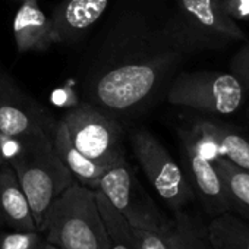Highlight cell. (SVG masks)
Masks as SVG:
<instances>
[{"mask_svg": "<svg viewBox=\"0 0 249 249\" xmlns=\"http://www.w3.org/2000/svg\"><path fill=\"white\" fill-rule=\"evenodd\" d=\"M245 92L233 73L196 71L180 73L172 81L167 101L202 113L227 116L240 108Z\"/></svg>", "mask_w": 249, "mask_h": 249, "instance_id": "8992f818", "label": "cell"}, {"mask_svg": "<svg viewBox=\"0 0 249 249\" xmlns=\"http://www.w3.org/2000/svg\"><path fill=\"white\" fill-rule=\"evenodd\" d=\"M169 249H213L205 226L185 210L176 211L167 234Z\"/></svg>", "mask_w": 249, "mask_h": 249, "instance_id": "ac0fdd59", "label": "cell"}, {"mask_svg": "<svg viewBox=\"0 0 249 249\" xmlns=\"http://www.w3.org/2000/svg\"><path fill=\"white\" fill-rule=\"evenodd\" d=\"M52 144L56 154L72 173L76 182L91 189L98 188V182L107 169L89 160L73 145L66 129V124L63 123L62 119H57L52 131Z\"/></svg>", "mask_w": 249, "mask_h": 249, "instance_id": "5bb4252c", "label": "cell"}, {"mask_svg": "<svg viewBox=\"0 0 249 249\" xmlns=\"http://www.w3.org/2000/svg\"><path fill=\"white\" fill-rule=\"evenodd\" d=\"M0 223H2V224H3V221H2V217H0Z\"/></svg>", "mask_w": 249, "mask_h": 249, "instance_id": "484cf974", "label": "cell"}, {"mask_svg": "<svg viewBox=\"0 0 249 249\" xmlns=\"http://www.w3.org/2000/svg\"><path fill=\"white\" fill-rule=\"evenodd\" d=\"M134 230L137 236L138 249H169V243H167L169 230L166 233H157V231H150L135 227Z\"/></svg>", "mask_w": 249, "mask_h": 249, "instance_id": "7402d4cb", "label": "cell"}, {"mask_svg": "<svg viewBox=\"0 0 249 249\" xmlns=\"http://www.w3.org/2000/svg\"><path fill=\"white\" fill-rule=\"evenodd\" d=\"M46 239L40 231H3L2 249H44Z\"/></svg>", "mask_w": 249, "mask_h": 249, "instance_id": "ffe728a7", "label": "cell"}, {"mask_svg": "<svg viewBox=\"0 0 249 249\" xmlns=\"http://www.w3.org/2000/svg\"><path fill=\"white\" fill-rule=\"evenodd\" d=\"M214 166L223 180L230 210L249 221V172L234 166L224 157H218Z\"/></svg>", "mask_w": 249, "mask_h": 249, "instance_id": "e0dca14e", "label": "cell"}, {"mask_svg": "<svg viewBox=\"0 0 249 249\" xmlns=\"http://www.w3.org/2000/svg\"><path fill=\"white\" fill-rule=\"evenodd\" d=\"M182 161L194 194L201 199L205 211L211 217L231 211L223 180L214 163L196 154L186 144H182Z\"/></svg>", "mask_w": 249, "mask_h": 249, "instance_id": "8fae6325", "label": "cell"}, {"mask_svg": "<svg viewBox=\"0 0 249 249\" xmlns=\"http://www.w3.org/2000/svg\"><path fill=\"white\" fill-rule=\"evenodd\" d=\"M110 0H62L50 22L53 41L72 44L82 40L106 12Z\"/></svg>", "mask_w": 249, "mask_h": 249, "instance_id": "30bf717a", "label": "cell"}, {"mask_svg": "<svg viewBox=\"0 0 249 249\" xmlns=\"http://www.w3.org/2000/svg\"><path fill=\"white\" fill-rule=\"evenodd\" d=\"M224 12L237 21H249V0H220Z\"/></svg>", "mask_w": 249, "mask_h": 249, "instance_id": "603a6c76", "label": "cell"}, {"mask_svg": "<svg viewBox=\"0 0 249 249\" xmlns=\"http://www.w3.org/2000/svg\"><path fill=\"white\" fill-rule=\"evenodd\" d=\"M230 73L237 78L245 91H249V43L242 46L231 57Z\"/></svg>", "mask_w": 249, "mask_h": 249, "instance_id": "44dd1931", "label": "cell"}, {"mask_svg": "<svg viewBox=\"0 0 249 249\" xmlns=\"http://www.w3.org/2000/svg\"><path fill=\"white\" fill-rule=\"evenodd\" d=\"M131 142L140 166L160 198L173 213L185 210L195 194L185 172L164 145L145 128L135 129Z\"/></svg>", "mask_w": 249, "mask_h": 249, "instance_id": "ba28073f", "label": "cell"}, {"mask_svg": "<svg viewBox=\"0 0 249 249\" xmlns=\"http://www.w3.org/2000/svg\"><path fill=\"white\" fill-rule=\"evenodd\" d=\"M196 122L215 140L221 157L249 172V140L240 131L218 120L201 119Z\"/></svg>", "mask_w": 249, "mask_h": 249, "instance_id": "2e32d148", "label": "cell"}, {"mask_svg": "<svg viewBox=\"0 0 249 249\" xmlns=\"http://www.w3.org/2000/svg\"><path fill=\"white\" fill-rule=\"evenodd\" d=\"M57 119L25 94L6 73L0 72V135L19 141L52 134Z\"/></svg>", "mask_w": 249, "mask_h": 249, "instance_id": "9c48e42d", "label": "cell"}, {"mask_svg": "<svg viewBox=\"0 0 249 249\" xmlns=\"http://www.w3.org/2000/svg\"><path fill=\"white\" fill-rule=\"evenodd\" d=\"M62 120L73 145L94 163L108 169L124 160L123 129L114 116L84 101L69 108Z\"/></svg>", "mask_w": 249, "mask_h": 249, "instance_id": "5b68a950", "label": "cell"}, {"mask_svg": "<svg viewBox=\"0 0 249 249\" xmlns=\"http://www.w3.org/2000/svg\"><path fill=\"white\" fill-rule=\"evenodd\" d=\"M2 234H3V230H2V223H0V249H2Z\"/></svg>", "mask_w": 249, "mask_h": 249, "instance_id": "cb8c5ba5", "label": "cell"}, {"mask_svg": "<svg viewBox=\"0 0 249 249\" xmlns=\"http://www.w3.org/2000/svg\"><path fill=\"white\" fill-rule=\"evenodd\" d=\"M44 249H59V248H56V246H53V245H50V243H47V242H46Z\"/></svg>", "mask_w": 249, "mask_h": 249, "instance_id": "d4e9b609", "label": "cell"}, {"mask_svg": "<svg viewBox=\"0 0 249 249\" xmlns=\"http://www.w3.org/2000/svg\"><path fill=\"white\" fill-rule=\"evenodd\" d=\"M40 233L59 249H108L95 189L73 182L53 199Z\"/></svg>", "mask_w": 249, "mask_h": 249, "instance_id": "7a4b0ae2", "label": "cell"}, {"mask_svg": "<svg viewBox=\"0 0 249 249\" xmlns=\"http://www.w3.org/2000/svg\"><path fill=\"white\" fill-rule=\"evenodd\" d=\"M205 229L213 249H249V221L233 211L214 215Z\"/></svg>", "mask_w": 249, "mask_h": 249, "instance_id": "9a60e30c", "label": "cell"}, {"mask_svg": "<svg viewBox=\"0 0 249 249\" xmlns=\"http://www.w3.org/2000/svg\"><path fill=\"white\" fill-rule=\"evenodd\" d=\"M17 142L18 150L11 156L8 164L14 169L28 198L37 230L40 231L50 204L75 179L56 154L52 134L30 137Z\"/></svg>", "mask_w": 249, "mask_h": 249, "instance_id": "3957f363", "label": "cell"}, {"mask_svg": "<svg viewBox=\"0 0 249 249\" xmlns=\"http://www.w3.org/2000/svg\"><path fill=\"white\" fill-rule=\"evenodd\" d=\"M18 2H22V0H18Z\"/></svg>", "mask_w": 249, "mask_h": 249, "instance_id": "4316f807", "label": "cell"}, {"mask_svg": "<svg viewBox=\"0 0 249 249\" xmlns=\"http://www.w3.org/2000/svg\"><path fill=\"white\" fill-rule=\"evenodd\" d=\"M95 198L107 231L108 249H138L135 230L126 218L114 208L100 189H95Z\"/></svg>", "mask_w": 249, "mask_h": 249, "instance_id": "d6986e66", "label": "cell"}, {"mask_svg": "<svg viewBox=\"0 0 249 249\" xmlns=\"http://www.w3.org/2000/svg\"><path fill=\"white\" fill-rule=\"evenodd\" d=\"M166 24L186 54L221 50L246 38L237 22L224 12L220 0H175Z\"/></svg>", "mask_w": 249, "mask_h": 249, "instance_id": "277c9868", "label": "cell"}, {"mask_svg": "<svg viewBox=\"0 0 249 249\" xmlns=\"http://www.w3.org/2000/svg\"><path fill=\"white\" fill-rule=\"evenodd\" d=\"M185 56L166 22L159 24L142 12H124L87 69L85 101L116 119L141 110Z\"/></svg>", "mask_w": 249, "mask_h": 249, "instance_id": "6da1fadb", "label": "cell"}, {"mask_svg": "<svg viewBox=\"0 0 249 249\" xmlns=\"http://www.w3.org/2000/svg\"><path fill=\"white\" fill-rule=\"evenodd\" d=\"M0 217L14 231H38L28 198L8 163H0Z\"/></svg>", "mask_w": 249, "mask_h": 249, "instance_id": "4fadbf2b", "label": "cell"}, {"mask_svg": "<svg viewBox=\"0 0 249 249\" xmlns=\"http://www.w3.org/2000/svg\"><path fill=\"white\" fill-rule=\"evenodd\" d=\"M97 189L106 195L132 227L157 233H166L170 229L172 218L160 211L154 199L141 186L126 159L104 172Z\"/></svg>", "mask_w": 249, "mask_h": 249, "instance_id": "52a82bcc", "label": "cell"}, {"mask_svg": "<svg viewBox=\"0 0 249 249\" xmlns=\"http://www.w3.org/2000/svg\"><path fill=\"white\" fill-rule=\"evenodd\" d=\"M12 31L19 53L44 52L54 44L50 18L41 11L38 0H22L14 18Z\"/></svg>", "mask_w": 249, "mask_h": 249, "instance_id": "7c38bea8", "label": "cell"}]
</instances>
